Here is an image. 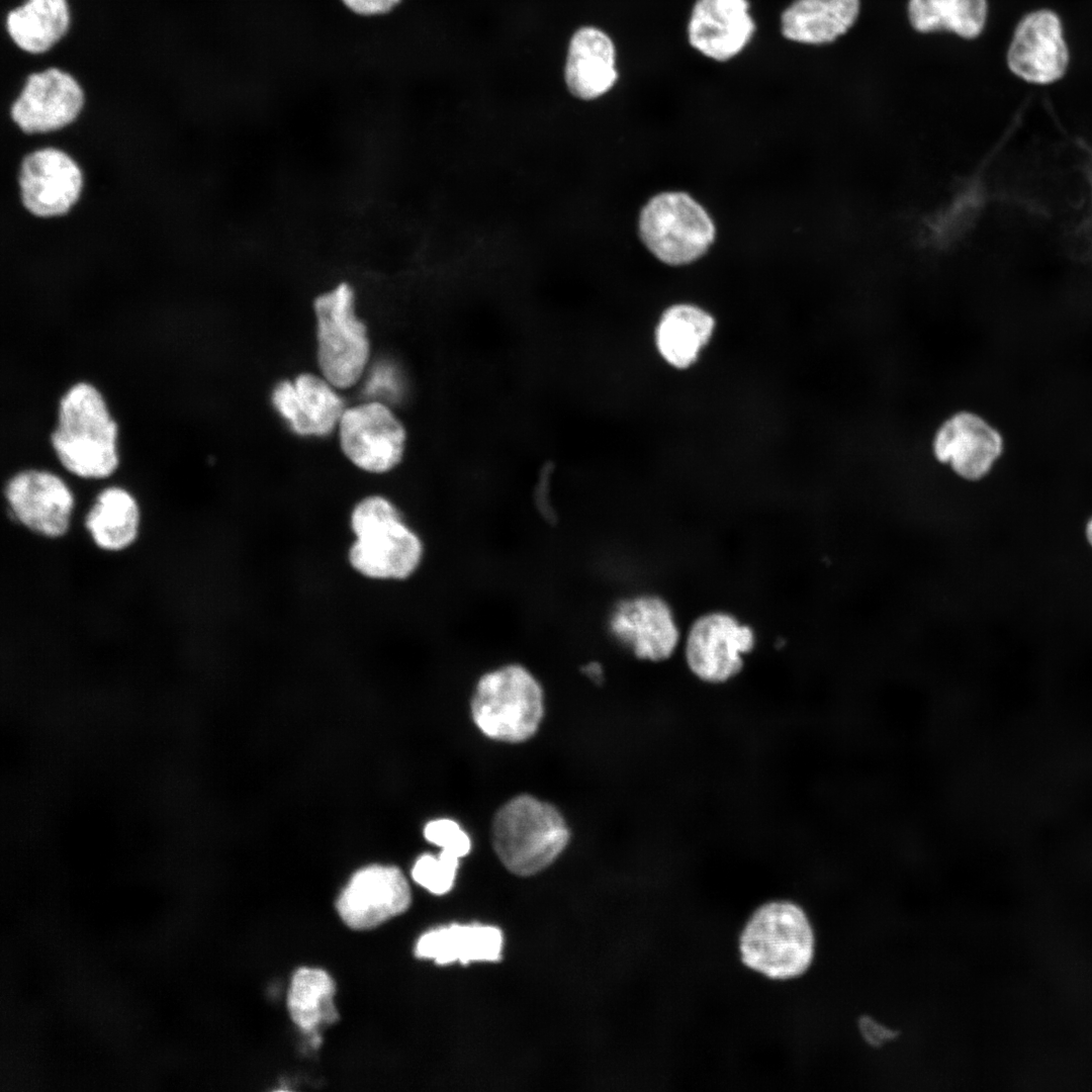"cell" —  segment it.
<instances>
[{
	"instance_id": "cell-18",
	"label": "cell",
	"mask_w": 1092,
	"mask_h": 1092,
	"mask_svg": "<svg viewBox=\"0 0 1092 1092\" xmlns=\"http://www.w3.org/2000/svg\"><path fill=\"white\" fill-rule=\"evenodd\" d=\"M337 388L322 375L305 372L273 389L272 403L300 436L324 437L338 428L346 408Z\"/></svg>"
},
{
	"instance_id": "cell-22",
	"label": "cell",
	"mask_w": 1092,
	"mask_h": 1092,
	"mask_svg": "<svg viewBox=\"0 0 1092 1092\" xmlns=\"http://www.w3.org/2000/svg\"><path fill=\"white\" fill-rule=\"evenodd\" d=\"M715 322L706 310L691 304L670 306L656 329L660 355L676 368H687L710 340Z\"/></svg>"
},
{
	"instance_id": "cell-27",
	"label": "cell",
	"mask_w": 1092,
	"mask_h": 1092,
	"mask_svg": "<svg viewBox=\"0 0 1092 1092\" xmlns=\"http://www.w3.org/2000/svg\"><path fill=\"white\" fill-rule=\"evenodd\" d=\"M459 857L442 849L438 855L423 854L414 864V880L433 894L442 895L453 887Z\"/></svg>"
},
{
	"instance_id": "cell-14",
	"label": "cell",
	"mask_w": 1092,
	"mask_h": 1092,
	"mask_svg": "<svg viewBox=\"0 0 1092 1092\" xmlns=\"http://www.w3.org/2000/svg\"><path fill=\"white\" fill-rule=\"evenodd\" d=\"M1004 446L999 430L973 412L949 417L938 428L932 442L936 459L968 480L986 476L1002 456Z\"/></svg>"
},
{
	"instance_id": "cell-24",
	"label": "cell",
	"mask_w": 1092,
	"mask_h": 1092,
	"mask_svg": "<svg viewBox=\"0 0 1092 1092\" xmlns=\"http://www.w3.org/2000/svg\"><path fill=\"white\" fill-rule=\"evenodd\" d=\"M910 25L918 32L947 31L966 39L978 37L988 18L987 0H908Z\"/></svg>"
},
{
	"instance_id": "cell-2",
	"label": "cell",
	"mask_w": 1092,
	"mask_h": 1092,
	"mask_svg": "<svg viewBox=\"0 0 1092 1092\" xmlns=\"http://www.w3.org/2000/svg\"><path fill=\"white\" fill-rule=\"evenodd\" d=\"M117 425L103 396L87 382L72 385L61 397L52 447L63 467L83 478H105L118 465Z\"/></svg>"
},
{
	"instance_id": "cell-26",
	"label": "cell",
	"mask_w": 1092,
	"mask_h": 1092,
	"mask_svg": "<svg viewBox=\"0 0 1092 1092\" xmlns=\"http://www.w3.org/2000/svg\"><path fill=\"white\" fill-rule=\"evenodd\" d=\"M335 983L324 970L300 968L291 980L287 1007L293 1022L305 1032L338 1019L334 1006Z\"/></svg>"
},
{
	"instance_id": "cell-29",
	"label": "cell",
	"mask_w": 1092,
	"mask_h": 1092,
	"mask_svg": "<svg viewBox=\"0 0 1092 1092\" xmlns=\"http://www.w3.org/2000/svg\"><path fill=\"white\" fill-rule=\"evenodd\" d=\"M401 0H342L353 12L359 15H379L389 12Z\"/></svg>"
},
{
	"instance_id": "cell-7",
	"label": "cell",
	"mask_w": 1092,
	"mask_h": 1092,
	"mask_svg": "<svg viewBox=\"0 0 1092 1092\" xmlns=\"http://www.w3.org/2000/svg\"><path fill=\"white\" fill-rule=\"evenodd\" d=\"M639 234L661 262L686 265L702 257L715 238V225L705 208L679 191L653 196L642 208Z\"/></svg>"
},
{
	"instance_id": "cell-32",
	"label": "cell",
	"mask_w": 1092,
	"mask_h": 1092,
	"mask_svg": "<svg viewBox=\"0 0 1092 1092\" xmlns=\"http://www.w3.org/2000/svg\"><path fill=\"white\" fill-rule=\"evenodd\" d=\"M1086 533H1087V538H1088L1090 544L1092 545V519L1089 521V523L1087 525Z\"/></svg>"
},
{
	"instance_id": "cell-13",
	"label": "cell",
	"mask_w": 1092,
	"mask_h": 1092,
	"mask_svg": "<svg viewBox=\"0 0 1092 1092\" xmlns=\"http://www.w3.org/2000/svg\"><path fill=\"white\" fill-rule=\"evenodd\" d=\"M411 901L410 886L399 869L369 866L354 874L336 908L350 928L367 930L404 912Z\"/></svg>"
},
{
	"instance_id": "cell-15",
	"label": "cell",
	"mask_w": 1092,
	"mask_h": 1092,
	"mask_svg": "<svg viewBox=\"0 0 1092 1092\" xmlns=\"http://www.w3.org/2000/svg\"><path fill=\"white\" fill-rule=\"evenodd\" d=\"M5 497L13 517L27 529L49 538L66 534L74 498L67 484L44 470H23L5 486Z\"/></svg>"
},
{
	"instance_id": "cell-16",
	"label": "cell",
	"mask_w": 1092,
	"mask_h": 1092,
	"mask_svg": "<svg viewBox=\"0 0 1092 1092\" xmlns=\"http://www.w3.org/2000/svg\"><path fill=\"white\" fill-rule=\"evenodd\" d=\"M18 182L24 207L36 216L51 217L66 213L77 201L82 175L67 154L46 148L23 159Z\"/></svg>"
},
{
	"instance_id": "cell-4",
	"label": "cell",
	"mask_w": 1092,
	"mask_h": 1092,
	"mask_svg": "<svg viewBox=\"0 0 1092 1092\" xmlns=\"http://www.w3.org/2000/svg\"><path fill=\"white\" fill-rule=\"evenodd\" d=\"M470 708L474 723L484 735L497 741L522 742L538 730L544 713V692L528 667L507 662L477 679Z\"/></svg>"
},
{
	"instance_id": "cell-21",
	"label": "cell",
	"mask_w": 1092,
	"mask_h": 1092,
	"mask_svg": "<svg viewBox=\"0 0 1092 1092\" xmlns=\"http://www.w3.org/2000/svg\"><path fill=\"white\" fill-rule=\"evenodd\" d=\"M503 934L494 926L453 924L423 934L416 944V956L437 964L473 961H497L503 949Z\"/></svg>"
},
{
	"instance_id": "cell-25",
	"label": "cell",
	"mask_w": 1092,
	"mask_h": 1092,
	"mask_svg": "<svg viewBox=\"0 0 1092 1092\" xmlns=\"http://www.w3.org/2000/svg\"><path fill=\"white\" fill-rule=\"evenodd\" d=\"M66 0H27L7 17L11 38L22 50L39 54L51 49L67 31Z\"/></svg>"
},
{
	"instance_id": "cell-1",
	"label": "cell",
	"mask_w": 1092,
	"mask_h": 1092,
	"mask_svg": "<svg viewBox=\"0 0 1092 1092\" xmlns=\"http://www.w3.org/2000/svg\"><path fill=\"white\" fill-rule=\"evenodd\" d=\"M748 970L775 981L801 977L815 954V935L806 912L785 899L765 901L746 918L737 938Z\"/></svg>"
},
{
	"instance_id": "cell-10",
	"label": "cell",
	"mask_w": 1092,
	"mask_h": 1092,
	"mask_svg": "<svg viewBox=\"0 0 1092 1092\" xmlns=\"http://www.w3.org/2000/svg\"><path fill=\"white\" fill-rule=\"evenodd\" d=\"M1009 71L1032 85L1054 84L1066 75L1070 51L1061 17L1040 8L1024 14L1017 22L1006 53Z\"/></svg>"
},
{
	"instance_id": "cell-17",
	"label": "cell",
	"mask_w": 1092,
	"mask_h": 1092,
	"mask_svg": "<svg viewBox=\"0 0 1092 1092\" xmlns=\"http://www.w3.org/2000/svg\"><path fill=\"white\" fill-rule=\"evenodd\" d=\"M83 101V92L76 80L51 68L28 77L11 107V117L24 132H49L72 122Z\"/></svg>"
},
{
	"instance_id": "cell-3",
	"label": "cell",
	"mask_w": 1092,
	"mask_h": 1092,
	"mask_svg": "<svg viewBox=\"0 0 1092 1092\" xmlns=\"http://www.w3.org/2000/svg\"><path fill=\"white\" fill-rule=\"evenodd\" d=\"M351 528L356 539L348 557L360 574L405 580L422 565L424 542L389 499L370 495L360 500L351 514Z\"/></svg>"
},
{
	"instance_id": "cell-31",
	"label": "cell",
	"mask_w": 1092,
	"mask_h": 1092,
	"mask_svg": "<svg viewBox=\"0 0 1092 1092\" xmlns=\"http://www.w3.org/2000/svg\"><path fill=\"white\" fill-rule=\"evenodd\" d=\"M581 672L596 684L604 679V669L600 662L589 661L582 665Z\"/></svg>"
},
{
	"instance_id": "cell-20",
	"label": "cell",
	"mask_w": 1092,
	"mask_h": 1092,
	"mask_svg": "<svg viewBox=\"0 0 1092 1092\" xmlns=\"http://www.w3.org/2000/svg\"><path fill=\"white\" fill-rule=\"evenodd\" d=\"M859 10L860 0H792L780 15V32L800 44L830 43L853 26Z\"/></svg>"
},
{
	"instance_id": "cell-9",
	"label": "cell",
	"mask_w": 1092,
	"mask_h": 1092,
	"mask_svg": "<svg viewBox=\"0 0 1092 1092\" xmlns=\"http://www.w3.org/2000/svg\"><path fill=\"white\" fill-rule=\"evenodd\" d=\"M338 431L342 452L359 469L384 473L402 459L406 440L404 427L380 401L346 407Z\"/></svg>"
},
{
	"instance_id": "cell-19",
	"label": "cell",
	"mask_w": 1092,
	"mask_h": 1092,
	"mask_svg": "<svg viewBox=\"0 0 1092 1092\" xmlns=\"http://www.w3.org/2000/svg\"><path fill=\"white\" fill-rule=\"evenodd\" d=\"M564 78L570 93L579 99L594 100L608 93L619 78L613 38L597 26L578 28L568 44Z\"/></svg>"
},
{
	"instance_id": "cell-28",
	"label": "cell",
	"mask_w": 1092,
	"mask_h": 1092,
	"mask_svg": "<svg viewBox=\"0 0 1092 1092\" xmlns=\"http://www.w3.org/2000/svg\"><path fill=\"white\" fill-rule=\"evenodd\" d=\"M425 838L459 858L468 854L471 840L458 823L451 819L430 821L424 828Z\"/></svg>"
},
{
	"instance_id": "cell-8",
	"label": "cell",
	"mask_w": 1092,
	"mask_h": 1092,
	"mask_svg": "<svg viewBox=\"0 0 1092 1092\" xmlns=\"http://www.w3.org/2000/svg\"><path fill=\"white\" fill-rule=\"evenodd\" d=\"M755 645L750 626L735 616L714 611L698 617L691 625L684 655L691 673L708 685H723L735 678L744 666V655Z\"/></svg>"
},
{
	"instance_id": "cell-5",
	"label": "cell",
	"mask_w": 1092,
	"mask_h": 1092,
	"mask_svg": "<svg viewBox=\"0 0 1092 1092\" xmlns=\"http://www.w3.org/2000/svg\"><path fill=\"white\" fill-rule=\"evenodd\" d=\"M491 836L504 866L516 875L531 876L558 857L569 840V831L554 806L520 795L496 812Z\"/></svg>"
},
{
	"instance_id": "cell-11",
	"label": "cell",
	"mask_w": 1092,
	"mask_h": 1092,
	"mask_svg": "<svg viewBox=\"0 0 1092 1092\" xmlns=\"http://www.w3.org/2000/svg\"><path fill=\"white\" fill-rule=\"evenodd\" d=\"M607 629L617 643L649 662L671 657L679 641L672 610L656 595H638L617 602L608 615Z\"/></svg>"
},
{
	"instance_id": "cell-6",
	"label": "cell",
	"mask_w": 1092,
	"mask_h": 1092,
	"mask_svg": "<svg viewBox=\"0 0 1092 1092\" xmlns=\"http://www.w3.org/2000/svg\"><path fill=\"white\" fill-rule=\"evenodd\" d=\"M314 311L321 375L337 389H348L360 380L370 358L367 328L356 314L352 290L340 286L318 297Z\"/></svg>"
},
{
	"instance_id": "cell-23",
	"label": "cell",
	"mask_w": 1092,
	"mask_h": 1092,
	"mask_svg": "<svg viewBox=\"0 0 1092 1092\" xmlns=\"http://www.w3.org/2000/svg\"><path fill=\"white\" fill-rule=\"evenodd\" d=\"M140 511L134 497L124 488L103 489L85 519L93 542L101 549L119 551L138 536Z\"/></svg>"
},
{
	"instance_id": "cell-12",
	"label": "cell",
	"mask_w": 1092,
	"mask_h": 1092,
	"mask_svg": "<svg viewBox=\"0 0 1092 1092\" xmlns=\"http://www.w3.org/2000/svg\"><path fill=\"white\" fill-rule=\"evenodd\" d=\"M687 40L703 57L726 63L752 41L756 22L749 0H695L687 21Z\"/></svg>"
},
{
	"instance_id": "cell-30",
	"label": "cell",
	"mask_w": 1092,
	"mask_h": 1092,
	"mask_svg": "<svg viewBox=\"0 0 1092 1092\" xmlns=\"http://www.w3.org/2000/svg\"><path fill=\"white\" fill-rule=\"evenodd\" d=\"M862 1027L864 1034L873 1042L881 1041L890 1036V1031L882 1028L873 1021L866 1020Z\"/></svg>"
}]
</instances>
